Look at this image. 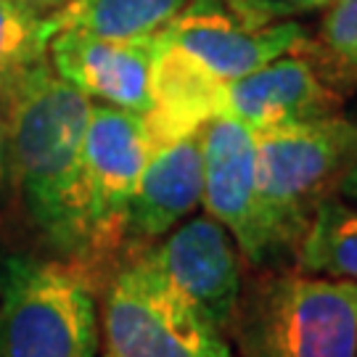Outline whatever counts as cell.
Here are the masks:
<instances>
[{
	"label": "cell",
	"instance_id": "obj_1",
	"mask_svg": "<svg viewBox=\"0 0 357 357\" xmlns=\"http://www.w3.org/2000/svg\"><path fill=\"white\" fill-rule=\"evenodd\" d=\"M90 101L51 69L38 64L3 101L13 191L40 243L64 262L85 270L82 220V143ZM88 273V270H85Z\"/></svg>",
	"mask_w": 357,
	"mask_h": 357
},
{
	"label": "cell",
	"instance_id": "obj_2",
	"mask_svg": "<svg viewBox=\"0 0 357 357\" xmlns=\"http://www.w3.org/2000/svg\"><path fill=\"white\" fill-rule=\"evenodd\" d=\"M305 43V29L296 22L246 29L222 0H188L156 32L153 106L143 116L153 146L199 132L217 116V96L228 82L302 51Z\"/></svg>",
	"mask_w": 357,
	"mask_h": 357
},
{
	"label": "cell",
	"instance_id": "obj_3",
	"mask_svg": "<svg viewBox=\"0 0 357 357\" xmlns=\"http://www.w3.org/2000/svg\"><path fill=\"white\" fill-rule=\"evenodd\" d=\"M238 357H357V283L265 270L241 283Z\"/></svg>",
	"mask_w": 357,
	"mask_h": 357
},
{
	"label": "cell",
	"instance_id": "obj_4",
	"mask_svg": "<svg viewBox=\"0 0 357 357\" xmlns=\"http://www.w3.org/2000/svg\"><path fill=\"white\" fill-rule=\"evenodd\" d=\"M257 193L275 259L296 255L320 202L336 196L357 159V125L331 114L281 128L252 130Z\"/></svg>",
	"mask_w": 357,
	"mask_h": 357
},
{
	"label": "cell",
	"instance_id": "obj_5",
	"mask_svg": "<svg viewBox=\"0 0 357 357\" xmlns=\"http://www.w3.org/2000/svg\"><path fill=\"white\" fill-rule=\"evenodd\" d=\"M98 294L59 257H0V357H98Z\"/></svg>",
	"mask_w": 357,
	"mask_h": 357
},
{
	"label": "cell",
	"instance_id": "obj_6",
	"mask_svg": "<svg viewBox=\"0 0 357 357\" xmlns=\"http://www.w3.org/2000/svg\"><path fill=\"white\" fill-rule=\"evenodd\" d=\"M98 318V357H236L228 336L180 299L138 255L109 278Z\"/></svg>",
	"mask_w": 357,
	"mask_h": 357
},
{
	"label": "cell",
	"instance_id": "obj_7",
	"mask_svg": "<svg viewBox=\"0 0 357 357\" xmlns=\"http://www.w3.org/2000/svg\"><path fill=\"white\" fill-rule=\"evenodd\" d=\"M153 149L143 114L109 103L90 106L82 143V220H85V270L116 252L125 217Z\"/></svg>",
	"mask_w": 357,
	"mask_h": 357
},
{
	"label": "cell",
	"instance_id": "obj_8",
	"mask_svg": "<svg viewBox=\"0 0 357 357\" xmlns=\"http://www.w3.org/2000/svg\"><path fill=\"white\" fill-rule=\"evenodd\" d=\"M162 281L228 336L241 294V252L215 217L183 220L138 252Z\"/></svg>",
	"mask_w": 357,
	"mask_h": 357
},
{
	"label": "cell",
	"instance_id": "obj_9",
	"mask_svg": "<svg viewBox=\"0 0 357 357\" xmlns=\"http://www.w3.org/2000/svg\"><path fill=\"white\" fill-rule=\"evenodd\" d=\"M199 141L204 165L202 204L206 215L233 236L252 268L278 262L257 193L255 132L230 116H212L199 130Z\"/></svg>",
	"mask_w": 357,
	"mask_h": 357
},
{
	"label": "cell",
	"instance_id": "obj_10",
	"mask_svg": "<svg viewBox=\"0 0 357 357\" xmlns=\"http://www.w3.org/2000/svg\"><path fill=\"white\" fill-rule=\"evenodd\" d=\"M153 53L156 35L112 40L77 29H59L48 43V64L90 101L96 98L146 116L153 106Z\"/></svg>",
	"mask_w": 357,
	"mask_h": 357
},
{
	"label": "cell",
	"instance_id": "obj_11",
	"mask_svg": "<svg viewBox=\"0 0 357 357\" xmlns=\"http://www.w3.org/2000/svg\"><path fill=\"white\" fill-rule=\"evenodd\" d=\"M339 106V93H333L315 66L296 51L233 79L217 96V116H230L249 130L331 116Z\"/></svg>",
	"mask_w": 357,
	"mask_h": 357
},
{
	"label": "cell",
	"instance_id": "obj_12",
	"mask_svg": "<svg viewBox=\"0 0 357 357\" xmlns=\"http://www.w3.org/2000/svg\"><path fill=\"white\" fill-rule=\"evenodd\" d=\"M202 191L204 165L199 132L156 143L130 199L122 241L146 249L151 241L178 228L202 204Z\"/></svg>",
	"mask_w": 357,
	"mask_h": 357
},
{
	"label": "cell",
	"instance_id": "obj_13",
	"mask_svg": "<svg viewBox=\"0 0 357 357\" xmlns=\"http://www.w3.org/2000/svg\"><path fill=\"white\" fill-rule=\"evenodd\" d=\"M188 0H69L51 13L53 26L112 40L151 38L165 29Z\"/></svg>",
	"mask_w": 357,
	"mask_h": 357
},
{
	"label": "cell",
	"instance_id": "obj_14",
	"mask_svg": "<svg viewBox=\"0 0 357 357\" xmlns=\"http://www.w3.org/2000/svg\"><path fill=\"white\" fill-rule=\"evenodd\" d=\"M294 257L305 273L357 283V204L339 196L320 202Z\"/></svg>",
	"mask_w": 357,
	"mask_h": 357
},
{
	"label": "cell",
	"instance_id": "obj_15",
	"mask_svg": "<svg viewBox=\"0 0 357 357\" xmlns=\"http://www.w3.org/2000/svg\"><path fill=\"white\" fill-rule=\"evenodd\" d=\"M53 35L51 16L26 8L19 0H0V101H6L35 66L48 61Z\"/></svg>",
	"mask_w": 357,
	"mask_h": 357
},
{
	"label": "cell",
	"instance_id": "obj_16",
	"mask_svg": "<svg viewBox=\"0 0 357 357\" xmlns=\"http://www.w3.org/2000/svg\"><path fill=\"white\" fill-rule=\"evenodd\" d=\"M320 40L347 72L357 75V0H333L320 26Z\"/></svg>",
	"mask_w": 357,
	"mask_h": 357
},
{
	"label": "cell",
	"instance_id": "obj_17",
	"mask_svg": "<svg viewBox=\"0 0 357 357\" xmlns=\"http://www.w3.org/2000/svg\"><path fill=\"white\" fill-rule=\"evenodd\" d=\"M236 22L246 29H262L270 24L291 22L294 16L328 8L333 0H222Z\"/></svg>",
	"mask_w": 357,
	"mask_h": 357
},
{
	"label": "cell",
	"instance_id": "obj_18",
	"mask_svg": "<svg viewBox=\"0 0 357 357\" xmlns=\"http://www.w3.org/2000/svg\"><path fill=\"white\" fill-rule=\"evenodd\" d=\"M13 191V172H11V151H8V128H6V109L0 101V215L8 209Z\"/></svg>",
	"mask_w": 357,
	"mask_h": 357
},
{
	"label": "cell",
	"instance_id": "obj_19",
	"mask_svg": "<svg viewBox=\"0 0 357 357\" xmlns=\"http://www.w3.org/2000/svg\"><path fill=\"white\" fill-rule=\"evenodd\" d=\"M336 196L344 199V202H349V204H357V159L347 167V172L342 175V180H339Z\"/></svg>",
	"mask_w": 357,
	"mask_h": 357
},
{
	"label": "cell",
	"instance_id": "obj_20",
	"mask_svg": "<svg viewBox=\"0 0 357 357\" xmlns=\"http://www.w3.org/2000/svg\"><path fill=\"white\" fill-rule=\"evenodd\" d=\"M22 6H26V8H32V11L43 13V16H51V13H56L59 8H64L69 0H19Z\"/></svg>",
	"mask_w": 357,
	"mask_h": 357
}]
</instances>
